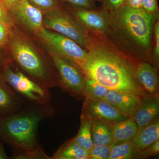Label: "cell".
Masks as SVG:
<instances>
[{
    "mask_svg": "<svg viewBox=\"0 0 159 159\" xmlns=\"http://www.w3.org/2000/svg\"><path fill=\"white\" fill-rule=\"evenodd\" d=\"M10 157L7 155L4 147V143L0 139V159H9Z\"/></svg>",
    "mask_w": 159,
    "mask_h": 159,
    "instance_id": "obj_35",
    "label": "cell"
},
{
    "mask_svg": "<svg viewBox=\"0 0 159 159\" xmlns=\"http://www.w3.org/2000/svg\"><path fill=\"white\" fill-rule=\"evenodd\" d=\"M63 4H69L77 7L88 9H95L96 6L95 0H61Z\"/></svg>",
    "mask_w": 159,
    "mask_h": 159,
    "instance_id": "obj_27",
    "label": "cell"
},
{
    "mask_svg": "<svg viewBox=\"0 0 159 159\" xmlns=\"http://www.w3.org/2000/svg\"><path fill=\"white\" fill-rule=\"evenodd\" d=\"M80 70L109 90L140 96L141 85L136 75V63L119 52L108 37L92 38Z\"/></svg>",
    "mask_w": 159,
    "mask_h": 159,
    "instance_id": "obj_1",
    "label": "cell"
},
{
    "mask_svg": "<svg viewBox=\"0 0 159 159\" xmlns=\"http://www.w3.org/2000/svg\"><path fill=\"white\" fill-rule=\"evenodd\" d=\"M2 66L0 65V68H1V69L2 68Z\"/></svg>",
    "mask_w": 159,
    "mask_h": 159,
    "instance_id": "obj_37",
    "label": "cell"
},
{
    "mask_svg": "<svg viewBox=\"0 0 159 159\" xmlns=\"http://www.w3.org/2000/svg\"><path fill=\"white\" fill-rule=\"evenodd\" d=\"M110 15L107 37L111 43L134 62L151 63L154 28L159 15L124 5Z\"/></svg>",
    "mask_w": 159,
    "mask_h": 159,
    "instance_id": "obj_2",
    "label": "cell"
},
{
    "mask_svg": "<svg viewBox=\"0 0 159 159\" xmlns=\"http://www.w3.org/2000/svg\"><path fill=\"white\" fill-rule=\"evenodd\" d=\"M7 9L2 3V2L0 0V21L7 24Z\"/></svg>",
    "mask_w": 159,
    "mask_h": 159,
    "instance_id": "obj_33",
    "label": "cell"
},
{
    "mask_svg": "<svg viewBox=\"0 0 159 159\" xmlns=\"http://www.w3.org/2000/svg\"><path fill=\"white\" fill-rule=\"evenodd\" d=\"M29 2L42 11H50L62 7L63 3L61 0H28Z\"/></svg>",
    "mask_w": 159,
    "mask_h": 159,
    "instance_id": "obj_25",
    "label": "cell"
},
{
    "mask_svg": "<svg viewBox=\"0 0 159 159\" xmlns=\"http://www.w3.org/2000/svg\"><path fill=\"white\" fill-rule=\"evenodd\" d=\"M51 60L58 75V86L63 90L76 97L84 96V75L81 70L68 61L50 52Z\"/></svg>",
    "mask_w": 159,
    "mask_h": 159,
    "instance_id": "obj_9",
    "label": "cell"
},
{
    "mask_svg": "<svg viewBox=\"0 0 159 159\" xmlns=\"http://www.w3.org/2000/svg\"><path fill=\"white\" fill-rule=\"evenodd\" d=\"M109 91L108 89L93 79L85 76L83 77L84 97L90 99H102Z\"/></svg>",
    "mask_w": 159,
    "mask_h": 159,
    "instance_id": "obj_22",
    "label": "cell"
},
{
    "mask_svg": "<svg viewBox=\"0 0 159 159\" xmlns=\"http://www.w3.org/2000/svg\"><path fill=\"white\" fill-rule=\"evenodd\" d=\"M8 11L26 29L36 34L43 28L42 11L31 5L28 0H21Z\"/></svg>",
    "mask_w": 159,
    "mask_h": 159,
    "instance_id": "obj_10",
    "label": "cell"
},
{
    "mask_svg": "<svg viewBox=\"0 0 159 159\" xmlns=\"http://www.w3.org/2000/svg\"><path fill=\"white\" fill-rule=\"evenodd\" d=\"M1 1L2 2L8 10L21 0H1Z\"/></svg>",
    "mask_w": 159,
    "mask_h": 159,
    "instance_id": "obj_34",
    "label": "cell"
},
{
    "mask_svg": "<svg viewBox=\"0 0 159 159\" xmlns=\"http://www.w3.org/2000/svg\"><path fill=\"white\" fill-rule=\"evenodd\" d=\"M91 135L94 146L114 145L110 122L99 119L92 120Z\"/></svg>",
    "mask_w": 159,
    "mask_h": 159,
    "instance_id": "obj_16",
    "label": "cell"
},
{
    "mask_svg": "<svg viewBox=\"0 0 159 159\" xmlns=\"http://www.w3.org/2000/svg\"><path fill=\"white\" fill-rule=\"evenodd\" d=\"M102 99L108 102L120 112L131 118L141 102L139 95L114 90H109Z\"/></svg>",
    "mask_w": 159,
    "mask_h": 159,
    "instance_id": "obj_12",
    "label": "cell"
},
{
    "mask_svg": "<svg viewBox=\"0 0 159 159\" xmlns=\"http://www.w3.org/2000/svg\"><path fill=\"white\" fill-rule=\"evenodd\" d=\"M0 76L26 102L31 104H50L51 95L49 89L43 87L9 63L0 70Z\"/></svg>",
    "mask_w": 159,
    "mask_h": 159,
    "instance_id": "obj_5",
    "label": "cell"
},
{
    "mask_svg": "<svg viewBox=\"0 0 159 159\" xmlns=\"http://www.w3.org/2000/svg\"><path fill=\"white\" fill-rule=\"evenodd\" d=\"M136 75L142 87L151 94L157 92L158 86L157 68L151 62L141 61L136 63Z\"/></svg>",
    "mask_w": 159,
    "mask_h": 159,
    "instance_id": "obj_14",
    "label": "cell"
},
{
    "mask_svg": "<svg viewBox=\"0 0 159 159\" xmlns=\"http://www.w3.org/2000/svg\"><path fill=\"white\" fill-rule=\"evenodd\" d=\"M83 112L92 120L99 119L110 123L121 122L129 118L102 99L86 98Z\"/></svg>",
    "mask_w": 159,
    "mask_h": 159,
    "instance_id": "obj_11",
    "label": "cell"
},
{
    "mask_svg": "<svg viewBox=\"0 0 159 159\" xmlns=\"http://www.w3.org/2000/svg\"><path fill=\"white\" fill-rule=\"evenodd\" d=\"M141 149L132 140L112 145L109 159H132L141 154Z\"/></svg>",
    "mask_w": 159,
    "mask_h": 159,
    "instance_id": "obj_21",
    "label": "cell"
},
{
    "mask_svg": "<svg viewBox=\"0 0 159 159\" xmlns=\"http://www.w3.org/2000/svg\"><path fill=\"white\" fill-rule=\"evenodd\" d=\"M151 63L158 69L159 64V20L155 24L152 49Z\"/></svg>",
    "mask_w": 159,
    "mask_h": 159,
    "instance_id": "obj_24",
    "label": "cell"
},
{
    "mask_svg": "<svg viewBox=\"0 0 159 159\" xmlns=\"http://www.w3.org/2000/svg\"><path fill=\"white\" fill-rule=\"evenodd\" d=\"M44 14L43 24L46 28L73 40L86 51L90 49L92 38L63 6Z\"/></svg>",
    "mask_w": 159,
    "mask_h": 159,
    "instance_id": "obj_6",
    "label": "cell"
},
{
    "mask_svg": "<svg viewBox=\"0 0 159 159\" xmlns=\"http://www.w3.org/2000/svg\"><path fill=\"white\" fill-rule=\"evenodd\" d=\"M10 159H51V157H49L45 152L39 144L31 150L12 154V156L10 157Z\"/></svg>",
    "mask_w": 159,
    "mask_h": 159,
    "instance_id": "obj_23",
    "label": "cell"
},
{
    "mask_svg": "<svg viewBox=\"0 0 159 159\" xmlns=\"http://www.w3.org/2000/svg\"><path fill=\"white\" fill-rule=\"evenodd\" d=\"M111 147L108 145L94 146L89 152V159H109Z\"/></svg>",
    "mask_w": 159,
    "mask_h": 159,
    "instance_id": "obj_26",
    "label": "cell"
},
{
    "mask_svg": "<svg viewBox=\"0 0 159 159\" xmlns=\"http://www.w3.org/2000/svg\"><path fill=\"white\" fill-rule=\"evenodd\" d=\"M114 139V145L130 141L138 129L137 123L131 117L118 122L110 123Z\"/></svg>",
    "mask_w": 159,
    "mask_h": 159,
    "instance_id": "obj_18",
    "label": "cell"
},
{
    "mask_svg": "<svg viewBox=\"0 0 159 159\" xmlns=\"http://www.w3.org/2000/svg\"><path fill=\"white\" fill-rule=\"evenodd\" d=\"M64 7L75 19L91 37L108 36L110 32V11L102 6L88 9L64 4Z\"/></svg>",
    "mask_w": 159,
    "mask_h": 159,
    "instance_id": "obj_8",
    "label": "cell"
},
{
    "mask_svg": "<svg viewBox=\"0 0 159 159\" xmlns=\"http://www.w3.org/2000/svg\"><path fill=\"white\" fill-rule=\"evenodd\" d=\"M124 0H102L101 3L103 8L109 11H114L123 5Z\"/></svg>",
    "mask_w": 159,
    "mask_h": 159,
    "instance_id": "obj_29",
    "label": "cell"
},
{
    "mask_svg": "<svg viewBox=\"0 0 159 159\" xmlns=\"http://www.w3.org/2000/svg\"><path fill=\"white\" fill-rule=\"evenodd\" d=\"M54 114L55 109L51 103H29L17 112L0 117V139L11 148L12 154L31 150L39 145L40 123Z\"/></svg>",
    "mask_w": 159,
    "mask_h": 159,
    "instance_id": "obj_3",
    "label": "cell"
},
{
    "mask_svg": "<svg viewBox=\"0 0 159 159\" xmlns=\"http://www.w3.org/2000/svg\"><path fill=\"white\" fill-rule=\"evenodd\" d=\"M92 119L84 112L81 116V124L78 133L74 140L82 148L90 152L94 147L91 135Z\"/></svg>",
    "mask_w": 159,
    "mask_h": 159,
    "instance_id": "obj_20",
    "label": "cell"
},
{
    "mask_svg": "<svg viewBox=\"0 0 159 159\" xmlns=\"http://www.w3.org/2000/svg\"><path fill=\"white\" fill-rule=\"evenodd\" d=\"M159 122L157 120L145 126L138 128L136 134L131 140L142 150L153 144L159 140Z\"/></svg>",
    "mask_w": 159,
    "mask_h": 159,
    "instance_id": "obj_17",
    "label": "cell"
},
{
    "mask_svg": "<svg viewBox=\"0 0 159 159\" xmlns=\"http://www.w3.org/2000/svg\"><path fill=\"white\" fill-rule=\"evenodd\" d=\"M88 151L76 142L74 138L61 145L51 157V159H89Z\"/></svg>",
    "mask_w": 159,
    "mask_h": 159,
    "instance_id": "obj_19",
    "label": "cell"
},
{
    "mask_svg": "<svg viewBox=\"0 0 159 159\" xmlns=\"http://www.w3.org/2000/svg\"><path fill=\"white\" fill-rule=\"evenodd\" d=\"M143 2V0H124L123 5L134 9H142Z\"/></svg>",
    "mask_w": 159,
    "mask_h": 159,
    "instance_id": "obj_32",
    "label": "cell"
},
{
    "mask_svg": "<svg viewBox=\"0 0 159 159\" xmlns=\"http://www.w3.org/2000/svg\"><path fill=\"white\" fill-rule=\"evenodd\" d=\"M8 44L12 59L30 79L43 87L58 86L57 71L40 55L28 39L16 31H9Z\"/></svg>",
    "mask_w": 159,
    "mask_h": 159,
    "instance_id": "obj_4",
    "label": "cell"
},
{
    "mask_svg": "<svg viewBox=\"0 0 159 159\" xmlns=\"http://www.w3.org/2000/svg\"><path fill=\"white\" fill-rule=\"evenodd\" d=\"M142 9L151 14L159 15L157 0H143Z\"/></svg>",
    "mask_w": 159,
    "mask_h": 159,
    "instance_id": "obj_28",
    "label": "cell"
},
{
    "mask_svg": "<svg viewBox=\"0 0 159 159\" xmlns=\"http://www.w3.org/2000/svg\"><path fill=\"white\" fill-rule=\"evenodd\" d=\"M36 34L50 52L67 60L80 70L87 51L71 39L44 28Z\"/></svg>",
    "mask_w": 159,
    "mask_h": 159,
    "instance_id": "obj_7",
    "label": "cell"
},
{
    "mask_svg": "<svg viewBox=\"0 0 159 159\" xmlns=\"http://www.w3.org/2000/svg\"><path fill=\"white\" fill-rule=\"evenodd\" d=\"M159 100L153 97H146L141 99V104L132 118L138 128L143 127L154 121L158 116Z\"/></svg>",
    "mask_w": 159,
    "mask_h": 159,
    "instance_id": "obj_15",
    "label": "cell"
},
{
    "mask_svg": "<svg viewBox=\"0 0 159 159\" xmlns=\"http://www.w3.org/2000/svg\"><path fill=\"white\" fill-rule=\"evenodd\" d=\"M9 33L6 24L0 21V48H2L8 44Z\"/></svg>",
    "mask_w": 159,
    "mask_h": 159,
    "instance_id": "obj_30",
    "label": "cell"
},
{
    "mask_svg": "<svg viewBox=\"0 0 159 159\" xmlns=\"http://www.w3.org/2000/svg\"><path fill=\"white\" fill-rule=\"evenodd\" d=\"M95 1H96V2H102V0H95Z\"/></svg>",
    "mask_w": 159,
    "mask_h": 159,
    "instance_id": "obj_36",
    "label": "cell"
},
{
    "mask_svg": "<svg viewBox=\"0 0 159 159\" xmlns=\"http://www.w3.org/2000/svg\"><path fill=\"white\" fill-rule=\"evenodd\" d=\"M147 149H145L144 151H141V154L145 157H148L151 155L155 154L158 153L159 151V140L155 142L153 144L149 146Z\"/></svg>",
    "mask_w": 159,
    "mask_h": 159,
    "instance_id": "obj_31",
    "label": "cell"
},
{
    "mask_svg": "<svg viewBox=\"0 0 159 159\" xmlns=\"http://www.w3.org/2000/svg\"><path fill=\"white\" fill-rule=\"evenodd\" d=\"M28 104L0 76V117L17 112Z\"/></svg>",
    "mask_w": 159,
    "mask_h": 159,
    "instance_id": "obj_13",
    "label": "cell"
}]
</instances>
